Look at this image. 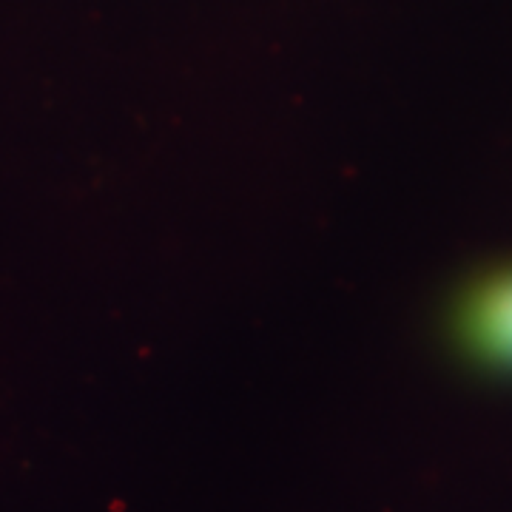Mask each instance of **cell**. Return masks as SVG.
Segmentation results:
<instances>
[{
  "instance_id": "6da1fadb",
  "label": "cell",
  "mask_w": 512,
  "mask_h": 512,
  "mask_svg": "<svg viewBox=\"0 0 512 512\" xmlns=\"http://www.w3.org/2000/svg\"><path fill=\"white\" fill-rule=\"evenodd\" d=\"M461 336L478 356L512 365V274L473 291L461 311Z\"/></svg>"
}]
</instances>
